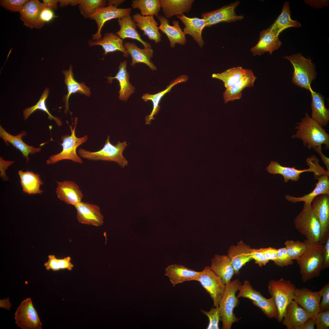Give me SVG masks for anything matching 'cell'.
<instances>
[{
	"instance_id": "9a60e30c",
	"label": "cell",
	"mask_w": 329,
	"mask_h": 329,
	"mask_svg": "<svg viewBox=\"0 0 329 329\" xmlns=\"http://www.w3.org/2000/svg\"><path fill=\"white\" fill-rule=\"evenodd\" d=\"M240 2L237 1L216 10L203 13L202 17L205 21L206 27L221 22H230L242 20L244 18L243 16L237 15L235 11Z\"/></svg>"
},
{
	"instance_id": "5b68a950",
	"label": "cell",
	"mask_w": 329,
	"mask_h": 329,
	"mask_svg": "<svg viewBox=\"0 0 329 329\" xmlns=\"http://www.w3.org/2000/svg\"><path fill=\"white\" fill-rule=\"evenodd\" d=\"M77 120V118H74V126L73 129L72 128L73 122L71 126L69 125L68 123L71 131V134L62 136L61 140L62 142L60 144L62 147V151L57 154L50 156L46 161L47 164H55L64 160H69L81 164L83 163L82 159L76 154V149L78 146L86 141L88 137L87 135L80 138L76 137L75 129Z\"/></svg>"
},
{
	"instance_id": "f1b7e54d",
	"label": "cell",
	"mask_w": 329,
	"mask_h": 329,
	"mask_svg": "<svg viewBox=\"0 0 329 329\" xmlns=\"http://www.w3.org/2000/svg\"><path fill=\"white\" fill-rule=\"evenodd\" d=\"M120 26L119 30L115 34L122 40L126 38L135 39L143 45L144 48H151V44L144 41L136 30V23L133 21L131 15L125 16L118 19Z\"/></svg>"
},
{
	"instance_id": "cb8c5ba5",
	"label": "cell",
	"mask_w": 329,
	"mask_h": 329,
	"mask_svg": "<svg viewBox=\"0 0 329 329\" xmlns=\"http://www.w3.org/2000/svg\"><path fill=\"white\" fill-rule=\"evenodd\" d=\"M26 134V132L23 130L21 133L16 136L12 135L7 132L0 125V137L3 140L6 145H8L9 143H11L14 147L19 150L28 162L29 154L39 152L41 151V147H34L25 143L22 140V137L25 136Z\"/></svg>"
},
{
	"instance_id": "603a6c76",
	"label": "cell",
	"mask_w": 329,
	"mask_h": 329,
	"mask_svg": "<svg viewBox=\"0 0 329 329\" xmlns=\"http://www.w3.org/2000/svg\"><path fill=\"white\" fill-rule=\"evenodd\" d=\"M256 79L252 71L247 69L246 73L237 82L226 89L223 94L225 103L240 99L243 90L246 87H253Z\"/></svg>"
},
{
	"instance_id": "7bdbcfd3",
	"label": "cell",
	"mask_w": 329,
	"mask_h": 329,
	"mask_svg": "<svg viewBox=\"0 0 329 329\" xmlns=\"http://www.w3.org/2000/svg\"><path fill=\"white\" fill-rule=\"evenodd\" d=\"M107 2L105 0H79L80 12L85 18H89L98 9L105 7Z\"/></svg>"
},
{
	"instance_id": "e575fe53",
	"label": "cell",
	"mask_w": 329,
	"mask_h": 329,
	"mask_svg": "<svg viewBox=\"0 0 329 329\" xmlns=\"http://www.w3.org/2000/svg\"><path fill=\"white\" fill-rule=\"evenodd\" d=\"M329 175H322L317 178L318 182L314 189L310 193L301 197H295L286 195L285 198L292 203L303 201L305 203H311L316 196L322 194L329 195Z\"/></svg>"
},
{
	"instance_id": "d6986e66",
	"label": "cell",
	"mask_w": 329,
	"mask_h": 329,
	"mask_svg": "<svg viewBox=\"0 0 329 329\" xmlns=\"http://www.w3.org/2000/svg\"><path fill=\"white\" fill-rule=\"evenodd\" d=\"M309 318L307 312L293 300L287 307L282 322L287 329H297Z\"/></svg>"
},
{
	"instance_id": "ac0fdd59",
	"label": "cell",
	"mask_w": 329,
	"mask_h": 329,
	"mask_svg": "<svg viewBox=\"0 0 329 329\" xmlns=\"http://www.w3.org/2000/svg\"><path fill=\"white\" fill-rule=\"evenodd\" d=\"M281 45L278 36L274 32L267 29L261 31L258 42L251 48V51L254 56L260 55L267 52L272 54Z\"/></svg>"
},
{
	"instance_id": "4fadbf2b",
	"label": "cell",
	"mask_w": 329,
	"mask_h": 329,
	"mask_svg": "<svg viewBox=\"0 0 329 329\" xmlns=\"http://www.w3.org/2000/svg\"><path fill=\"white\" fill-rule=\"evenodd\" d=\"M321 295V290L313 292L306 288H296L293 300L307 312L310 318L315 320L317 315L320 311V304Z\"/></svg>"
},
{
	"instance_id": "f35d334b",
	"label": "cell",
	"mask_w": 329,
	"mask_h": 329,
	"mask_svg": "<svg viewBox=\"0 0 329 329\" xmlns=\"http://www.w3.org/2000/svg\"><path fill=\"white\" fill-rule=\"evenodd\" d=\"M187 79V76H183L175 80L174 82L171 84L165 90L162 91L154 94L146 93L143 95L142 98L144 101L146 102L148 100L151 101L153 104V108L151 113L149 115H147L145 118L146 124H150L151 120L154 119V116L156 115L160 110V107L159 105V104L163 96L169 92L175 85L180 83L185 82Z\"/></svg>"
},
{
	"instance_id": "7dc6e473",
	"label": "cell",
	"mask_w": 329,
	"mask_h": 329,
	"mask_svg": "<svg viewBox=\"0 0 329 329\" xmlns=\"http://www.w3.org/2000/svg\"><path fill=\"white\" fill-rule=\"evenodd\" d=\"M239 292L237 297H242L249 299L253 302H257L265 298L257 291L253 289L250 282L245 280L243 284L241 285L239 289Z\"/></svg>"
},
{
	"instance_id": "6125c7cd",
	"label": "cell",
	"mask_w": 329,
	"mask_h": 329,
	"mask_svg": "<svg viewBox=\"0 0 329 329\" xmlns=\"http://www.w3.org/2000/svg\"><path fill=\"white\" fill-rule=\"evenodd\" d=\"M44 6L55 10L58 8V0H43Z\"/></svg>"
},
{
	"instance_id": "6da1fadb",
	"label": "cell",
	"mask_w": 329,
	"mask_h": 329,
	"mask_svg": "<svg viewBox=\"0 0 329 329\" xmlns=\"http://www.w3.org/2000/svg\"><path fill=\"white\" fill-rule=\"evenodd\" d=\"M295 133L291 136L293 139H299L307 148L313 149L317 147H321L324 144V148H329V135L317 122L310 118L306 113L304 117L295 127Z\"/></svg>"
},
{
	"instance_id": "ee69618b",
	"label": "cell",
	"mask_w": 329,
	"mask_h": 329,
	"mask_svg": "<svg viewBox=\"0 0 329 329\" xmlns=\"http://www.w3.org/2000/svg\"><path fill=\"white\" fill-rule=\"evenodd\" d=\"M48 261L44 264L46 270H51L56 271L61 269H67L71 271L73 267V265L71 262V258L67 256L63 259H58L53 255L48 256Z\"/></svg>"
},
{
	"instance_id": "ffe728a7",
	"label": "cell",
	"mask_w": 329,
	"mask_h": 329,
	"mask_svg": "<svg viewBox=\"0 0 329 329\" xmlns=\"http://www.w3.org/2000/svg\"><path fill=\"white\" fill-rule=\"evenodd\" d=\"M57 183L56 193L59 200L74 206L81 201L83 194L77 184L66 180Z\"/></svg>"
},
{
	"instance_id": "30bf717a",
	"label": "cell",
	"mask_w": 329,
	"mask_h": 329,
	"mask_svg": "<svg viewBox=\"0 0 329 329\" xmlns=\"http://www.w3.org/2000/svg\"><path fill=\"white\" fill-rule=\"evenodd\" d=\"M195 281L199 282L213 299L215 307L219 305L224 293L226 285L221 278L210 267H205Z\"/></svg>"
},
{
	"instance_id": "11a10c76",
	"label": "cell",
	"mask_w": 329,
	"mask_h": 329,
	"mask_svg": "<svg viewBox=\"0 0 329 329\" xmlns=\"http://www.w3.org/2000/svg\"><path fill=\"white\" fill-rule=\"evenodd\" d=\"M56 17L53 10L44 6L40 15V20L43 27L45 23L52 21Z\"/></svg>"
},
{
	"instance_id": "8992f818",
	"label": "cell",
	"mask_w": 329,
	"mask_h": 329,
	"mask_svg": "<svg viewBox=\"0 0 329 329\" xmlns=\"http://www.w3.org/2000/svg\"><path fill=\"white\" fill-rule=\"evenodd\" d=\"M127 145L125 141L122 143L118 141L116 145L112 144L110 142L109 135L103 147L100 150L93 152L80 148L78 153L80 156L84 158L95 161H113L124 168L127 165L128 162L123 156L122 152Z\"/></svg>"
},
{
	"instance_id": "7a4b0ae2",
	"label": "cell",
	"mask_w": 329,
	"mask_h": 329,
	"mask_svg": "<svg viewBox=\"0 0 329 329\" xmlns=\"http://www.w3.org/2000/svg\"><path fill=\"white\" fill-rule=\"evenodd\" d=\"M307 248L302 255L296 260L299 265L303 282L319 275L323 270V245L319 242L305 239Z\"/></svg>"
},
{
	"instance_id": "e0dca14e",
	"label": "cell",
	"mask_w": 329,
	"mask_h": 329,
	"mask_svg": "<svg viewBox=\"0 0 329 329\" xmlns=\"http://www.w3.org/2000/svg\"><path fill=\"white\" fill-rule=\"evenodd\" d=\"M43 7V3L38 0H29L26 2L19 12L20 19L23 25L30 29L42 27L40 17Z\"/></svg>"
},
{
	"instance_id": "6f0895ef",
	"label": "cell",
	"mask_w": 329,
	"mask_h": 329,
	"mask_svg": "<svg viewBox=\"0 0 329 329\" xmlns=\"http://www.w3.org/2000/svg\"><path fill=\"white\" fill-rule=\"evenodd\" d=\"M260 249L269 261L272 260L274 262L276 261L277 257L278 249L271 247Z\"/></svg>"
},
{
	"instance_id": "f6af8a7d",
	"label": "cell",
	"mask_w": 329,
	"mask_h": 329,
	"mask_svg": "<svg viewBox=\"0 0 329 329\" xmlns=\"http://www.w3.org/2000/svg\"><path fill=\"white\" fill-rule=\"evenodd\" d=\"M255 306L260 308L264 313L269 318L278 317V310L274 297L265 298L257 302H252Z\"/></svg>"
},
{
	"instance_id": "03108f58",
	"label": "cell",
	"mask_w": 329,
	"mask_h": 329,
	"mask_svg": "<svg viewBox=\"0 0 329 329\" xmlns=\"http://www.w3.org/2000/svg\"><path fill=\"white\" fill-rule=\"evenodd\" d=\"M317 177H318V176H317Z\"/></svg>"
},
{
	"instance_id": "d6a6232c",
	"label": "cell",
	"mask_w": 329,
	"mask_h": 329,
	"mask_svg": "<svg viewBox=\"0 0 329 329\" xmlns=\"http://www.w3.org/2000/svg\"><path fill=\"white\" fill-rule=\"evenodd\" d=\"M211 269L220 276L226 285L231 281L234 273L230 259L228 256L215 254L211 259Z\"/></svg>"
},
{
	"instance_id": "be15d7a7",
	"label": "cell",
	"mask_w": 329,
	"mask_h": 329,
	"mask_svg": "<svg viewBox=\"0 0 329 329\" xmlns=\"http://www.w3.org/2000/svg\"><path fill=\"white\" fill-rule=\"evenodd\" d=\"M59 6L61 7H65L69 5L75 6L79 5V0H58Z\"/></svg>"
},
{
	"instance_id": "1f68e13d",
	"label": "cell",
	"mask_w": 329,
	"mask_h": 329,
	"mask_svg": "<svg viewBox=\"0 0 329 329\" xmlns=\"http://www.w3.org/2000/svg\"><path fill=\"white\" fill-rule=\"evenodd\" d=\"M126 60L120 62L119 67V71L114 77H107L108 83H111L113 79H116L119 81L120 90L119 92V98L120 100L126 101L129 96L134 92L135 88L129 81V73L126 69Z\"/></svg>"
},
{
	"instance_id": "4dcf8cb0",
	"label": "cell",
	"mask_w": 329,
	"mask_h": 329,
	"mask_svg": "<svg viewBox=\"0 0 329 329\" xmlns=\"http://www.w3.org/2000/svg\"><path fill=\"white\" fill-rule=\"evenodd\" d=\"M124 46L132 57V66L138 63L146 64L152 70H156L157 67L151 60L153 57V50L152 48L141 49L134 42H126Z\"/></svg>"
},
{
	"instance_id": "db71d44e",
	"label": "cell",
	"mask_w": 329,
	"mask_h": 329,
	"mask_svg": "<svg viewBox=\"0 0 329 329\" xmlns=\"http://www.w3.org/2000/svg\"><path fill=\"white\" fill-rule=\"evenodd\" d=\"M322 291L320 308V311L329 310V284H326L321 289Z\"/></svg>"
},
{
	"instance_id": "7c38bea8",
	"label": "cell",
	"mask_w": 329,
	"mask_h": 329,
	"mask_svg": "<svg viewBox=\"0 0 329 329\" xmlns=\"http://www.w3.org/2000/svg\"><path fill=\"white\" fill-rule=\"evenodd\" d=\"M311 205L320 226L319 242L323 245L329 237V195L322 194L316 197Z\"/></svg>"
},
{
	"instance_id": "9f6ffc18",
	"label": "cell",
	"mask_w": 329,
	"mask_h": 329,
	"mask_svg": "<svg viewBox=\"0 0 329 329\" xmlns=\"http://www.w3.org/2000/svg\"><path fill=\"white\" fill-rule=\"evenodd\" d=\"M14 162V161H5L2 157H0V176L3 181H6L9 180V178L7 176L6 173V170Z\"/></svg>"
},
{
	"instance_id": "d590c367",
	"label": "cell",
	"mask_w": 329,
	"mask_h": 329,
	"mask_svg": "<svg viewBox=\"0 0 329 329\" xmlns=\"http://www.w3.org/2000/svg\"><path fill=\"white\" fill-rule=\"evenodd\" d=\"M194 1L193 0H159L165 17L168 19L175 15L188 12Z\"/></svg>"
},
{
	"instance_id": "f907efd6",
	"label": "cell",
	"mask_w": 329,
	"mask_h": 329,
	"mask_svg": "<svg viewBox=\"0 0 329 329\" xmlns=\"http://www.w3.org/2000/svg\"><path fill=\"white\" fill-rule=\"evenodd\" d=\"M293 260L285 247L278 249L277 258L274 262L276 265L281 267H288L293 264Z\"/></svg>"
},
{
	"instance_id": "91938a15",
	"label": "cell",
	"mask_w": 329,
	"mask_h": 329,
	"mask_svg": "<svg viewBox=\"0 0 329 329\" xmlns=\"http://www.w3.org/2000/svg\"><path fill=\"white\" fill-rule=\"evenodd\" d=\"M320 156L321 161L325 165L327 171L329 172V158L325 155L322 152L321 147H317L314 149Z\"/></svg>"
},
{
	"instance_id": "52a82bcc",
	"label": "cell",
	"mask_w": 329,
	"mask_h": 329,
	"mask_svg": "<svg viewBox=\"0 0 329 329\" xmlns=\"http://www.w3.org/2000/svg\"><path fill=\"white\" fill-rule=\"evenodd\" d=\"M294 223L295 228L306 239L311 242H319L320 226L311 203H304L302 210L295 218Z\"/></svg>"
},
{
	"instance_id": "2e32d148",
	"label": "cell",
	"mask_w": 329,
	"mask_h": 329,
	"mask_svg": "<svg viewBox=\"0 0 329 329\" xmlns=\"http://www.w3.org/2000/svg\"><path fill=\"white\" fill-rule=\"evenodd\" d=\"M74 207L80 223L96 226L102 225L104 217L97 205L81 201Z\"/></svg>"
},
{
	"instance_id": "94428289",
	"label": "cell",
	"mask_w": 329,
	"mask_h": 329,
	"mask_svg": "<svg viewBox=\"0 0 329 329\" xmlns=\"http://www.w3.org/2000/svg\"><path fill=\"white\" fill-rule=\"evenodd\" d=\"M315 325V320L312 318H308L303 324L297 329H314Z\"/></svg>"
},
{
	"instance_id": "4316f807",
	"label": "cell",
	"mask_w": 329,
	"mask_h": 329,
	"mask_svg": "<svg viewBox=\"0 0 329 329\" xmlns=\"http://www.w3.org/2000/svg\"><path fill=\"white\" fill-rule=\"evenodd\" d=\"M165 270V275L168 277L173 287L184 282L195 281L201 272L176 264L168 266Z\"/></svg>"
},
{
	"instance_id": "5bb4252c",
	"label": "cell",
	"mask_w": 329,
	"mask_h": 329,
	"mask_svg": "<svg viewBox=\"0 0 329 329\" xmlns=\"http://www.w3.org/2000/svg\"><path fill=\"white\" fill-rule=\"evenodd\" d=\"M131 11L132 9L130 8H119L111 5L98 9L89 17L91 19L94 20L97 26V32L92 35L93 41H97L101 37V30L106 22L113 19H119L130 15Z\"/></svg>"
},
{
	"instance_id": "836d02e7",
	"label": "cell",
	"mask_w": 329,
	"mask_h": 329,
	"mask_svg": "<svg viewBox=\"0 0 329 329\" xmlns=\"http://www.w3.org/2000/svg\"><path fill=\"white\" fill-rule=\"evenodd\" d=\"M311 94L312 100L311 118L322 127L326 126L329 121V110L325 105L324 98L319 93L310 90Z\"/></svg>"
},
{
	"instance_id": "b9f144b4",
	"label": "cell",
	"mask_w": 329,
	"mask_h": 329,
	"mask_svg": "<svg viewBox=\"0 0 329 329\" xmlns=\"http://www.w3.org/2000/svg\"><path fill=\"white\" fill-rule=\"evenodd\" d=\"M133 9H139L143 16H158L161 10L159 0H134L131 4Z\"/></svg>"
},
{
	"instance_id": "83f0119b",
	"label": "cell",
	"mask_w": 329,
	"mask_h": 329,
	"mask_svg": "<svg viewBox=\"0 0 329 329\" xmlns=\"http://www.w3.org/2000/svg\"><path fill=\"white\" fill-rule=\"evenodd\" d=\"M132 19L139 28L143 32V35L154 41L155 43L161 41V35L153 16H143L140 13H136L133 15Z\"/></svg>"
},
{
	"instance_id": "7402d4cb",
	"label": "cell",
	"mask_w": 329,
	"mask_h": 329,
	"mask_svg": "<svg viewBox=\"0 0 329 329\" xmlns=\"http://www.w3.org/2000/svg\"><path fill=\"white\" fill-rule=\"evenodd\" d=\"M251 249L241 241L237 246H231L227 255L230 259L234 273L238 274L243 266L252 259L251 256Z\"/></svg>"
},
{
	"instance_id": "484cf974",
	"label": "cell",
	"mask_w": 329,
	"mask_h": 329,
	"mask_svg": "<svg viewBox=\"0 0 329 329\" xmlns=\"http://www.w3.org/2000/svg\"><path fill=\"white\" fill-rule=\"evenodd\" d=\"M62 73L65 76V83L68 90L67 94L64 95L63 99V101L65 103L64 112L66 114L67 112L69 111H69V100L70 95L72 94L79 93L89 97L91 93L90 88L87 87L84 83H79L74 79L73 67L71 65H70L68 70H63Z\"/></svg>"
},
{
	"instance_id": "d4e9b609",
	"label": "cell",
	"mask_w": 329,
	"mask_h": 329,
	"mask_svg": "<svg viewBox=\"0 0 329 329\" xmlns=\"http://www.w3.org/2000/svg\"><path fill=\"white\" fill-rule=\"evenodd\" d=\"M90 47L96 45L101 46L104 50V54L106 55L108 53L119 51L123 54V56L128 58L129 54L123 44V40L116 34L112 32L105 33L103 37L93 41H88Z\"/></svg>"
},
{
	"instance_id": "680465c9",
	"label": "cell",
	"mask_w": 329,
	"mask_h": 329,
	"mask_svg": "<svg viewBox=\"0 0 329 329\" xmlns=\"http://www.w3.org/2000/svg\"><path fill=\"white\" fill-rule=\"evenodd\" d=\"M323 245L322 257L324 269L329 267V237Z\"/></svg>"
},
{
	"instance_id": "681fc988",
	"label": "cell",
	"mask_w": 329,
	"mask_h": 329,
	"mask_svg": "<svg viewBox=\"0 0 329 329\" xmlns=\"http://www.w3.org/2000/svg\"><path fill=\"white\" fill-rule=\"evenodd\" d=\"M28 0H1L0 1L1 6L7 10L11 12L21 11L24 4Z\"/></svg>"
},
{
	"instance_id": "e7e4bbea",
	"label": "cell",
	"mask_w": 329,
	"mask_h": 329,
	"mask_svg": "<svg viewBox=\"0 0 329 329\" xmlns=\"http://www.w3.org/2000/svg\"><path fill=\"white\" fill-rule=\"evenodd\" d=\"M125 1L124 0H110L108 1L107 4L108 5H111L117 7Z\"/></svg>"
},
{
	"instance_id": "74e56055",
	"label": "cell",
	"mask_w": 329,
	"mask_h": 329,
	"mask_svg": "<svg viewBox=\"0 0 329 329\" xmlns=\"http://www.w3.org/2000/svg\"><path fill=\"white\" fill-rule=\"evenodd\" d=\"M18 174L23 191L29 194H41L43 191L40 189L43 182L40 175L32 171H19Z\"/></svg>"
},
{
	"instance_id": "ab89813d",
	"label": "cell",
	"mask_w": 329,
	"mask_h": 329,
	"mask_svg": "<svg viewBox=\"0 0 329 329\" xmlns=\"http://www.w3.org/2000/svg\"><path fill=\"white\" fill-rule=\"evenodd\" d=\"M247 69L242 67H233L224 72L212 75L213 78L221 80L224 83L226 89L229 88L235 84L243 76Z\"/></svg>"
},
{
	"instance_id": "816d5d0a",
	"label": "cell",
	"mask_w": 329,
	"mask_h": 329,
	"mask_svg": "<svg viewBox=\"0 0 329 329\" xmlns=\"http://www.w3.org/2000/svg\"><path fill=\"white\" fill-rule=\"evenodd\" d=\"M317 329L329 328V310L320 311L315 318Z\"/></svg>"
},
{
	"instance_id": "ba28073f",
	"label": "cell",
	"mask_w": 329,
	"mask_h": 329,
	"mask_svg": "<svg viewBox=\"0 0 329 329\" xmlns=\"http://www.w3.org/2000/svg\"><path fill=\"white\" fill-rule=\"evenodd\" d=\"M296 288L290 281L282 278L275 280H272L268 284L270 294L275 300L278 310L277 320L282 322L285 312L290 302L293 300Z\"/></svg>"
},
{
	"instance_id": "9c48e42d",
	"label": "cell",
	"mask_w": 329,
	"mask_h": 329,
	"mask_svg": "<svg viewBox=\"0 0 329 329\" xmlns=\"http://www.w3.org/2000/svg\"><path fill=\"white\" fill-rule=\"evenodd\" d=\"M319 160L314 155L306 158V162L309 168L306 169L298 170L295 167L283 166L276 161H271L266 167L267 171L272 174H280L283 177L284 181L287 182L289 180L296 181L300 178L301 174L305 172H313L314 175L319 174L324 170V168L319 164Z\"/></svg>"
},
{
	"instance_id": "3957f363",
	"label": "cell",
	"mask_w": 329,
	"mask_h": 329,
	"mask_svg": "<svg viewBox=\"0 0 329 329\" xmlns=\"http://www.w3.org/2000/svg\"><path fill=\"white\" fill-rule=\"evenodd\" d=\"M242 284L241 281L237 279L226 284L218 306L223 329H230L234 323L240 320L234 313L233 310L239 303L235 293Z\"/></svg>"
},
{
	"instance_id": "277c9868",
	"label": "cell",
	"mask_w": 329,
	"mask_h": 329,
	"mask_svg": "<svg viewBox=\"0 0 329 329\" xmlns=\"http://www.w3.org/2000/svg\"><path fill=\"white\" fill-rule=\"evenodd\" d=\"M290 62L294 69L292 82L299 87L309 90L310 84L316 78L314 64L310 58H306L299 53L283 57Z\"/></svg>"
},
{
	"instance_id": "8fae6325",
	"label": "cell",
	"mask_w": 329,
	"mask_h": 329,
	"mask_svg": "<svg viewBox=\"0 0 329 329\" xmlns=\"http://www.w3.org/2000/svg\"><path fill=\"white\" fill-rule=\"evenodd\" d=\"M14 319L15 323L23 329H41L42 324L31 299L22 301L17 308Z\"/></svg>"
},
{
	"instance_id": "c3c4849f",
	"label": "cell",
	"mask_w": 329,
	"mask_h": 329,
	"mask_svg": "<svg viewBox=\"0 0 329 329\" xmlns=\"http://www.w3.org/2000/svg\"><path fill=\"white\" fill-rule=\"evenodd\" d=\"M201 312L207 316L209 319V322L207 329H219V322L221 320V315L219 306L212 307L208 311L203 309Z\"/></svg>"
},
{
	"instance_id": "f546056e",
	"label": "cell",
	"mask_w": 329,
	"mask_h": 329,
	"mask_svg": "<svg viewBox=\"0 0 329 329\" xmlns=\"http://www.w3.org/2000/svg\"><path fill=\"white\" fill-rule=\"evenodd\" d=\"M185 25L183 32L185 34L190 35L197 43L200 48H202L204 41L202 37L203 29L206 27L204 19L198 18H189L183 14L176 15Z\"/></svg>"
},
{
	"instance_id": "60d3db41",
	"label": "cell",
	"mask_w": 329,
	"mask_h": 329,
	"mask_svg": "<svg viewBox=\"0 0 329 329\" xmlns=\"http://www.w3.org/2000/svg\"><path fill=\"white\" fill-rule=\"evenodd\" d=\"M49 91V89L48 87L46 88L37 103L34 106L26 108L24 109L23 111L24 119L27 120L35 111L39 110L45 112L48 115V119L50 120H54L58 126L62 125L61 119L58 117L52 115L46 106V101L48 97Z\"/></svg>"
},
{
	"instance_id": "f5cc1de1",
	"label": "cell",
	"mask_w": 329,
	"mask_h": 329,
	"mask_svg": "<svg viewBox=\"0 0 329 329\" xmlns=\"http://www.w3.org/2000/svg\"><path fill=\"white\" fill-rule=\"evenodd\" d=\"M251 256L255 263L260 267L265 265L269 261L265 257L260 249H251Z\"/></svg>"
},
{
	"instance_id": "8d00e7d4",
	"label": "cell",
	"mask_w": 329,
	"mask_h": 329,
	"mask_svg": "<svg viewBox=\"0 0 329 329\" xmlns=\"http://www.w3.org/2000/svg\"><path fill=\"white\" fill-rule=\"evenodd\" d=\"M301 26V23L298 21L293 20L291 18L289 3L286 1L283 5L281 13L267 29L274 32L278 36L286 29L291 27L298 28Z\"/></svg>"
},
{
	"instance_id": "44dd1931",
	"label": "cell",
	"mask_w": 329,
	"mask_h": 329,
	"mask_svg": "<svg viewBox=\"0 0 329 329\" xmlns=\"http://www.w3.org/2000/svg\"><path fill=\"white\" fill-rule=\"evenodd\" d=\"M157 17L160 23L158 29L167 36L171 48H174L176 44L184 45L186 43V34L180 27L178 21L173 20L172 26L165 16L159 15Z\"/></svg>"
},
{
	"instance_id": "bcb514c9",
	"label": "cell",
	"mask_w": 329,
	"mask_h": 329,
	"mask_svg": "<svg viewBox=\"0 0 329 329\" xmlns=\"http://www.w3.org/2000/svg\"><path fill=\"white\" fill-rule=\"evenodd\" d=\"M284 244L288 253L292 260H296L301 256L307 248L306 244L304 241L287 240Z\"/></svg>"
}]
</instances>
